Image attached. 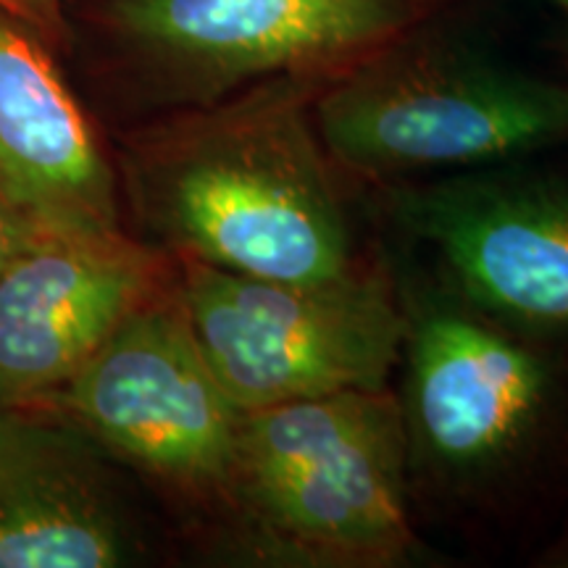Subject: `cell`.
Returning a JSON list of instances; mask_svg holds the SVG:
<instances>
[{"label":"cell","mask_w":568,"mask_h":568,"mask_svg":"<svg viewBox=\"0 0 568 568\" xmlns=\"http://www.w3.org/2000/svg\"><path fill=\"white\" fill-rule=\"evenodd\" d=\"M322 88L261 82L155 113L126 134L124 193L161 253L274 282H324L358 266L337 166L316 130Z\"/></svg>","instance_id":"6da1fadb"},{"label":"cell","mask_w":568,"mask_h":568,"mask_svg":"<svg viewBox=\"0 0 568 568\" xmlns=\"http://www.w3.org/2000/svg\"><path fill=\"white\" fill-rule=\"evenodd\" d=\"M408 426L389 389H351L240 418L232 518L258 558L387 568L414 548Z\"/></svg>","instance_id":"7a4b0ae2"},{"label":"cell","mask_w":568,"mask_h":568,"mask_svg":"<svg viewBox=\"0 0 568 568\" xmlns=\"http://www.w3.org/2000/svg\"><path fill=\"white\" fill-rule=\"evenodd\" d=\"M443 17L318 90L316 130L337 172L403 180L497 166L568 142V82L510 67L447 30Z\"/></svg>","instance_id":"3957f363"},{"label":"cell","mask_w":568,"mask_h":568,"mask_svg":"<svg viewBox=\"0 0 568 568\" xmlns=\"http://www.w3.org/2000/svg\"><path fill=\"white\" fill-rule=\"evenodd\" d=\"M447 0H92L90 21L155 113L272 80L329 84Z\"/></svg>","instance_id":"277c9868"},{"label":"cell","mask_w":568,"mask_h":568,"mask_svg":"<svg viewBox=\"0 0 568 568\" xmlns=\"http://www.w3.org/2000/svg\"><path fill=\"white\" fill-rule=\"evenodd\" d=\"M172 287L205 364L243 414L385 389L406 347V305L379 268L274 282L172 258Z\"/></svg>","instance_id":"5b68a950"},{"label":"cell","mask_w":568,"mask_h":568,"mask_svg":"<svg viewBox=\"0 0 568 568\" xmlns=\"http://www.w3.org/2000/svg\"><path fill=\"white\" fill-rule=\"evenodd\" d=\"M38 408L172 493L232 514L243 410L205 364L172 274Z\"/></svg>","instance_id":"8992f818"},{"label":"cell","mask_w":568,"mask_h":568,"mask_svg":"<svg viewBox=\"0 0 568 568\" xmlns=\"http://www.w3.org/2000/svg\"><path fill=\"white\" fill-rule=\"evenodd\" d=\"M389 201L460 301L531 335H568V180L485 166L395 184Z\"/></svg>","instance_id":"52a82bcc"},{"label":"cell","mask_w":568,"mask_h":568,"mask_svg":"<svg viewBox=\"0 0 568 568\" xmlns=\"http://www.w3.org/2000/svg\"><path fill=\"white\" fill-rule=\"evenodd\" d=\"M408 435L439 468L481 474L524 453L558 410L556 364L466 301L406 308Z\"/></svg>","instance_id":"ba28073f"},{"label":"cell","mask_w":568,"mask_h":568,"mask_svg":"<svg viewBox=\"0 0 568 568\" xmlns=\"http://www.w3.org/2000/svg\"><path fill=\"white\" fill-rule=\"evenodd\" d=\"M172 274L122 232L40 224L0 268V406H38Z\"/></svg>","instance_id":"9c48e42d"},{"label":"cell","mask_w":568,"mask_h":568,"mask_svg":"<svg viewBox=\"0 0 568 568\" xmlns=\"http://www.w3.org/2000/svg\"><path fill=\"white\" fill-rule=\"evenodd\" d=\"M0 187L42 224L122 232L119 174L53 59V42L3 6Z\"/></svg>","instance_id":"30bf717a"},{"label":"cell","mask_w":568,"mask_h":568,"mask_svg":"<svg viewBox=\"0 0 568 568\" xmlns=\"http://www.w3.org/2000/svg\"><path fill=\"white\" fill-rule=\"evenodd\" d=\"M98 445L38 406H0V568H113L130 531Z\"/></svg>","instance_id":"8fae6325"},{"label":"cell","mask_w":568,"mask_h":568,"mask_svg":"<svg viewBox=\"0 0 568 568\" xmlns=\"http://www.w3.org/2000/svg\"><path fill=\"white\" fill-rule=\"evenodd\" d=\"M40 224L30 209L0 187V268L9 264L11 255L38 232Z\"/></svg>","instance_id":"7c38bea8"},{"label":"cell","mask_w":568,"mask_h":568,"mask_svg":"<svg viewBox=\"0 0 568 568\" xmlns=\"http://www.w3.org/2000/svg\"><path fill=\"white\" fill-rule=\"evenodd\" d=\"M3 9L17 13L24 21H30L34 30L45 34L53 45L63 40V0H0Z\"/></svg>","instance_id":"4fadbf2b"},{"label":"cell","mask_w":568,"mask_h":568,"mask_svg":"<svg viewBox=\"0 0 568 568\" xmlns=\"http://www.w3.org/2000/svg\"><path fill=\"white\" fill-rule=\"evenodd\" d=\"M552 3H556L558 9H564V3H566V0H552Z\"/></svg>","instance_id":"5bb4252c"},{"label":"cell","mask_w":568,"mask_h":568,"mask_svg":"<svg viewBox=\"0 0 568 568\" xmlns=\"http://www.w3.org/2000/svg\"><path fill=\"white\" fill-rule=\"evenodd\" d=\"M560 11H564V13H566V19H568V0H566V3H564V9H560Z\"/></svg>","instance_id":"9a60e30c"}]
</instances>
